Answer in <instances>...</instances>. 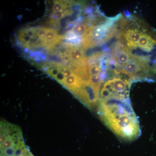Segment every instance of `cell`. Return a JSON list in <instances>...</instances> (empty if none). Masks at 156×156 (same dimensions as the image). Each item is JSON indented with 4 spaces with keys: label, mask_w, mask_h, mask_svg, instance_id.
<instances>
[{
    "label": "cell",
    "mask_w": 156,
    "mask_h": 156,
    "mask_svg": "<svg viewBox=\"0 0 156 156\" xmlns=\"http://www.w3.org/2000/svg\"><path fill=\"white\" fill-rule=\"evenodd\" d=\"M104 123L123 139L133 140L139 137L140 129L136 115L128 113L100 116Z\"/></svg>",
    "instance_id": "1"
},
{
    "label": "cell",
    "mask_w": 156,
    "mask_h": 156,
    "mask_svg": "<svg viewBox=\"0 0 156 156\" xmlns=\"http://www.w3.org/2000/svg\"><path fill=\"white\" fill-rule=\"evenodd\" d=\"M122 17L121 14L105 19L98 25H92L83 37L82 47L85 49L94 48L108 41L118 32V22Z\"/></svg>",
    "instance_id": "2"
},
{
    "label": "cell",
    "mask_w": 156,
    "mask_h": 156,
    "mask_svg": "<svg viewBox=\"0 0 156 156\" xmlns=\"http://www.w3.org/2000/svg\"><path fill=\"white\" fill-rule=\"evenodd\" d=\"M121 29L119 31V38L120 42L131 51L136 50L141 35L147 30L141 29L138 24H129L127 21L121 20L120 22Z\"/></svg>",
    "instance_id": "3"
},
{
    "label": "cell",
    "mask_w": 156,
    "mask_h": 156,
    "mask_svg": "<svg viewBox=\"0 0 156 156\" xmlns=\"http://www.w3.org/2000/svg\"><path fill=\"white\" fill-rule=\"evenodd\" d=\"M99 90L87 82L72 94L89 108L96 105L99 99Z\"/></svg>",
    "instance_id": "4"
},
{
    "label": "cell",
    "mask_w": 156,
    "mask_h": 156,
    "mask_svg": "<svg viewBox=\"0 0 156 156\" xmlns=\"http://www.w3.org/2000/svg\"><path fill=\"white\" fill-rule=\"evenodd\" d=\"M67 53L70 60V63H80L88 61L83 47L80 46L69 48Z\"/></svg>",
    "instance_id": "5"
},
{
    "label": "cell",
    "mask_w": 156,
    "mask_h": 156,
    "mask_svg": "<svg viewBox=\"0 0 156 156\" xmlns=\"http://www.w3.org/2000/svg\"><path fill=\"white\" fill-rule=\"evenodd\" d=\"M36 27H29L20 31L17 35L18 42L23 48H26L34 36Z\"/></svg>",
    "instance_id": "6"
},
{
    "label": "cell",
    "mask_w": 156,
    "mask_h": 156,
    "mask_svg": "<svg viewBox=\"0 0 156 156\" xmlns=\"http://www.w3.org/2000/svg\"><path fill=\"white\" fill-rule=\"evenodd\" d=\"M84 83H83V81L76 75L73 73L71 75L65 79L62 86L73 93L76 90L80 88L82 85Z\"/></svg>",
    "instance_id": "7"
},
{
    "label": "cell",
    "mask_w": 156,
    "mask_h": 156,
    "mask_svg": "<svg viewBox=\"0 0 156 156\" xmlns=\"http://www.w3.org/2000/svg\"><path fill=\"white\" fill-rule=\"evenodd\" d=\"M151 70L152 73L156 74V57L155 59L153 62V65L151 66Z\"/></svg>",
    "instance_id": "8"
}]
</instances>
